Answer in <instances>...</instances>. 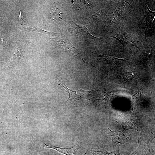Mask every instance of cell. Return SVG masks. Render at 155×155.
Segmentation results:
<instances>
[{
	"label": "cell",
	"mask_w": 155,
	"mask_h": 155,
	"mask_svg": "<svg viewBox=\"0 0 155 155\" xmlns=\"http://www.w3.org/2000/svg\"><path fill=\"white\" fill-rule=\"evenodd\" d=\"M57 44L64 51H67L74 55H78L79 53L76 49L72 44L66 39H61L56 41Z\"/></svg>",
	"instance_id": "5b68a950"
},
{
	"label": "cell",
	"mask_w": 155,
	"mask_h": 155,
	"mask_svg": "<svg viewBox=\"0 0 155 155\" xmlns=\"http://www.w3.org/2000/svg\"><path fill=\"white\" fill-rule=\"evenodd\" d=\"M74 23L80 33L84 36L91 39H94L99 38L94 36L90 34L88 29L85 26L78 25L74 22Z\"/></svg>",
	"instance_id": "52a82bcc"
},
{
	"label": "cell",
	"mask_w": 155,
	"mask_h": 155,
	"mask_svg": "<svg viewBox=\"0 0 155 155\" xmlns=\"http://www.w3.org/2000/svg\"><path fill=\"white\" fill-rule=\"evenodd\" d=\"M108 37L115 38L118 40L124 46H133L137 48L136 42L135 38L131 34L126 32L125 31L121 34H116Z\"/></svg>",
	"instance_id": "7a4b0ae2"
},
{
	"label": "cell",
	"mask_w": 155,
	"mask_h": 155,
	"mask_svg": "<svg viewBox=\"0 0 155 155\" xmlns=\"http://www.w3.org/2000/svg\"><path fill=\"white\" fill-rule=\"evenodd\" d=\"M8 44L7 39L3 36H0V44L4 46H6Z\"/></svg>",
	"instance_id": "30bf717a"
},
{
	"label": "cell",
	"mask_w": 155,
	"mask_h": 155,
	"mask_svg": "<svg viewBox=\"0 0 155 155\" xmlns=\"http://www.w3.org/2000/svg\"><path fill=\"white\" fill-rule=\"evenodd\" d=\"M109 129L113 133L112 141L115 144H122L128 141L130 139V135L125 130L114 131Z\"/></svg>",
	"instance_id": "3957f363"
},
{
	"label": "cell",
	"mask_w": 155,
	"mask_h": 155,
	"mask_svg": "<svg viewBox=\"0 0 155 155\" xmlns=\"http://www.w3.org/2000/svg\"><path fill=\"white\" fill-rule=\"evenodd\" d=\"M57 80L58 85L64 87L69 93V97L65 103L72 104L77 100L83 99H87L92 94L91 91L84 90H80L76 91H71L67 88L65 84H64L59 78H57Z\"/></svg>",
	"instance_id": "6da1fadb"
},
{
	"label": "cell",
	"mask_w": 155,
	"mask_h": 155,
	"mask_svg": "<svg viewBox=\"0 0 155 155\" xmlns=\"http://www.w3.org/2000/svg\"><path fill=\"white\" fill-rule=\"evenodd\" d=\"M46 148H51L65 155H76L78 150L81 148L79 145H75L72 148H61L52 145H48L43 142Z\"/></svg>",
	"instance_id": "277c9868"
},
{
	"label": "cell",
	"mask_w": 155,
	"mask_h": 155,
	"mask_svg": "<svg viewBox=\"0 0 155 155\" xmlns=\"http://www.w3.org/2000/svg\"><path fill=\"white\" fill-rule=\"evenodd\" d=\"M85 155H120L118 151H114L112 152H108L103 150L95 149L88 150L85 154Z\"/></svg>",
	"instance_id": "8992f818"
},
{
	"label": "cell",
	"mask_w": 155,
	"mask_h": 155,
	"mask_svg": "<svg viewBox=\"0 0 155 155\" xmlns=\"http://www.w3.org/2000/svg\"><path fill=\"white\" fill-rule=\"evenodd\" d=\"M144 155H153L150 152L146 150Z\"/></svg>",
	"instance_id": "8fae6325"
},
{
	"label": "cell",
	"mask_w": 155,
	"mask_h": 155,
	"mask_svg": "<svg viewBox=\"0 0 155 155\" xmlns=\"http://www.w3.org/2000/svg\"><path fill=\"white\" fill-rule=\"evenodd\" d=\"M20 13L18 17V20L22 24H24L26 22V18L25 13L22 9L19 7H18Z\"/></svg>",
	"instance_id": "9c48e42d"
},
{
	"label": "cell",
	"mask_w": 155,
	"mask_h": 155,
	"mask_svg": "<svg viewBox=\"0 0 155 155\" xmlns=\"http://www.w3.org/2000/svg\"><path fill=\"white\" fill-rule=\"evenodd\" d=\"M26 30H33L34 31H37L38 32L43 33L45 34L48 35L49 36H54L57 34L54 33L52 32L46 31L41 29L40 28L36 27L34 26H29L27 27L25 29Z\"/></svg>",
	"instance_id": "ba28073f"
}]
</instances>
